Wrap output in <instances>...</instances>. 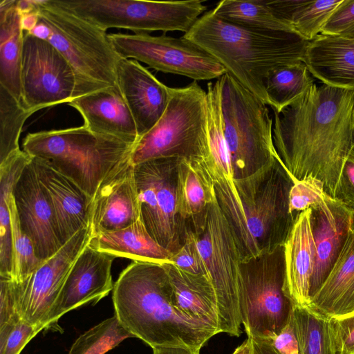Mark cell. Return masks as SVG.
Masks as SVG:
<instances>
[{
  "label": "cell",
  "instance_id": "1",
  "mask_svg": "<svg viewBox=\"0 0 354 354\" xmlns=\"http://www.w3.org/2000/svg\"><path fill=\"white\" fill-rule=\"evenodd\" d=\"M354 90L315 84L280 113L273 140L293 181L314 178L335 198L344 164L354 145Z\"/></svg>",
  "mask_w": 354,
  "mask_h": 354
},
{
  "label": "cell",
  "instance_id": "2",
  "mask_svg": "<svg viewBox=\"0 0 354 354\" xmlns=\"http://www.w3.org/2000/svg\"><path fill=\"white\" fill-rule=\"evenodd\" d=\"M197 169L214 186L220 207L237 239L243 262L284 244L296 216L289 212L293 179L280 160L240 179L227 180Z\"/></svg>",
  "mask_w": 354,
  "mask_h": 354
},
{
  "label": "cell",
  "instance_id": "3",
  "mask_svg": "<svg viewBox=\"0 0 354 354\" xmlns=\"http://www.w3.org/2000/svg\"><path fill=\"white\" fill-rule=\"evenodd\" d=\"M113 303L122 326L152 348L184 346L199 351L219 333L175 307L171 285L160 263L133 261L114 283Z\"/></svg>",
  "mask_w": 354,
  "mask_h": 354
},
{
  "label": "cell",
  "instance_id": "4",
  "mask_svg": "<svg viewBox=\"0 0 354 354\" xmlns=\"http://www.w3.org/2000/svg\"><path fill=\"white\" fill-rule=\"evenodd\" d=\"M214 57L266 105V82L273 70L304 62L310 41L295 31H265L234 24L205 12L183 36Z\"/></svg>",
  "mask_w": 354,
  "mask_h": 354
},
{
  "label": "cell",
  "instance_id": "5",
  "mask_svg": "<svg viewBox=\"0 0 354 354\" xmlns=\"http://www.w3.org/2000/svg\"><path fill=\"white\" fill-rule=\"evenodd\" d=\"M133 146L82 125L28 133L23 150L45 160L93 198L103 181L131 160Z\"/></svg>",
  "mask_w": 354,
  "mask_h": 354
},
{
  "label": "cell",
  "instance_id": "6",
  "mask_svg": "<svg viewBox=\"0 0 354 354\" xmlns=\"http://www.w3.org/2000/svg\"><path fill=\"white\" fill-rule=\"evenodd\" d=\"M38 10L39 19L50 29L47 41L64 56L75 73V99L108 88H119L116 71L122 57L106 30L53 0L39 1Z\"/></svg>",
  "mask_w": 354,
  "mask_h": 354
},
{
  "label": "cell",
  "instance_id": "7",
  "mask_svg": "<svg viewBox=\"0 0 354 354\" xmlns=\"http://www.w3.org/2000/svg\"><path fill=\"white\" fill-rule=\"evenodd\" d=\"M218 80L234 179L244 178L280 160L274 144L273 122L266 104L232 75L226 72Z\"/></svg>",
  "mask_w": 354,
  "mask_h": 354
},
{
  "label": "cell",
  "instance_id": "8",
  "mask_svg": "<svg viewBox=\"0 0 354 354\" xmlns=\"http://www.w3.org/2000/svg\"><path fill=\"white\" fill-rule=\"evenodd\" d=\"M209 156L206 91L196 81L172 88L167 106L153 127L135 143L133 165L161 158L193 161Z\"/></svg>",
  "mask_w": 354,
  "mask_h": 354
},
{
  "label": "cell",
  "instance_id": "9",
  "mask_svg": "<svg viewBox=\"0 0 354 354\" xmlns=\"http://www.w3.org/2000/svg\"><path fill=\"white\" fill-rule=\"evenodd\" d=\"M241 323L249 338L272 341L289 323L294 308L283 288V245L242 263Z\"/></svg>",
  "mask_w": 354,
  "mask_h": 354
},
{
  "label": "cell",
  "instance_id": "10",
  "mask_svg": "<svg viewBox=\"0 0 354 354\" xmlns=\"http://www.w3.org/2000/svg\"><path fill=\"white\" fill-rule=\"evenodd\" d=\"M58 6L106 31L111 28L135 34L160 30L187 33L207 7L202 1L53 0Z\"/></svg>",
  "mask_w": 354,
  "mask_h": 354
},
{
  "label": "cell",
  "instance_id": "11",
  "mask_svg": "<svg viewBox=\"0 0 354 354\" xmlns=\"http://www.w3.org/2000/svg\"><path fill=\"white\" fill-rule=\"evenodd\" d=\"M196 243L216 293L220 331L238 337L241 334L239 296L243 258L216 194L205 227L196 234Z\"/></svg>",
  "mask_w": 354,
  "mask_h": 354
},
{
  "label": "cell",
  "instance_id": "12",
  "mask_svg": "<svg viewBox=\"0 0 354 354\" xmlns=\"http://www.w3.org/2000/svg\"><path fill=\"white\" fill-rule=\"evenodd\" d=\"M109 37L122 58L144 62L158 71L194 81L218 79L227 72L214 57L183 37L114 33Z\"/></svg>",
  "mask_w": 354,
  "mask_h": 354
},
{
  "label": "cell",
  "instance_id": "13",
  "mask_svg": "<svg viewBox=\"0 0 354 354\" xmlns=\"http://www.w3.org/2000/svg\"><path fill=\"white\" fill-rule=\"evenodd\" d=\"M21 106L28 112L73 101L75 73L64 56L50 42L24 32L21 69Z\"/></svg>",
  "mask_w": 354,
  "mask_h": 354
},
{
  "label": "cell",
  "instance_id": "14",
  "mask_svg": "<svg viewBox=\"0 0 354 354\" xmlns=\"http://www.w3.org/2000/svg\"><path fill=\"white\" fill-rule=\"evenodd\" d=\"M178 159H156L134 165L142 220L150 235L172 253L183 245L176 198Z\"/></svg>",
  "mask_w": 354,
  "mask_h": 354
},
{
  "label": "cell",
  "instance_id": "15",
  "mask_svg": "<svg viewBox=\"0 0 354 354\" xmlns=\"http://www.w3.org/2000/svg\"><path fill=\"white\" fill-rule=\"evenodd\" d=\"M92 235L91 225L82 229L25 281L14 280L17 310L23 319L41 330L48 328L50 312L68 272Z\"/></svg>",
  "mask_w": 354,
  "mask_h": 354
},
{
  "label": "cell",
  "instance_id": "16",
  "mask_svg": "<svg viewBox=\"0 0 354 354\" xmlns=\"http://www.w3.org/2000/svg\"><path fill=\"white\" fill-rule=\"evenodd\" d=\"M12 196L21 230L32 240L37 257L45 262L62 245L51 203L32 158L16 183Z\"/></svg>",
  "mask_w": 354,
  "mask_h": 354
},
{
  "label": "cell",
  "instance_id": "17",
  "mask_svg": "<svg viewBox=\"0 0 354 354\" xmlns=\"http://www.w3.org/2000/svg\"><path fill=\"white\" fill-rule=\"evenodd\" d=\"M115 257L87 245L71 266L50 312L48 328L66 313L96 304L113 289L111 266Z\"/></svg>",
  "mask_w": 354,
  "mask_h": 354
},
{
  "label": "cell",
  "instance_id": "18",
  "mask_svg": "<svg viewBox=\"0 0 354 354\" xmlns=\"http://www.w3.org/2000/svg\"><path fill=\"white\" fill-rule=\"evenodd\" d=\"M310 208L315 247V263L310 283L311 300L329 274L353 228L354 214L328 194Z\"/></svg>",
  "mask_w": 354,
  "mask_h": 354
},
{
  "label": "cell",
  "instance_id": "19",
  "mask_svg": "<svg viewBox=\"0 0 354 354\" xmlns=\"http://www.w3.org/2000/svg\"><path fill=\"white\" fill-rule=\"evenodd\" d=\"M116 75L119 88L140 138L151 130L163 115L172 88L160 82L138 61L131 59L119 60Z\"/></svg>",
  "mask_w": 354,
  "mask_h": 354
},
{
  "label": "cell",
  "instance_id": "20",
  "mask_svg": "<svg viewBox=\"0 0 354 354\" xmlns=\"http://www.w3.org/2000/svg\"><path fill=\"white\" fill-rule=\"evenodd\" d=\"M141 218L140 203L131 160L109 176L93 197V235L125 228Z\"/></svg>",
  "mask_w": 354,
  "mask_h": 354
},
{
  "label": "cell",
  "instance_id": "21",
  "mask_svg": "<svg viewBox=\"0 0 354 354\" xmlns=\"http://www.w3.org/2000/svg\"><path fill=\"white\" fill-rule=\"evenodd\" d=\"M32 158L51 203L63 246L76 233L91 225L93 198L43 159Z\"/></svg>",
  "mask_w": 354,
  "mask_h": 354
},
{
  "label": "cell",
  "instance_id": "22",
  "mask_svg": "<svg viewBox=\"0 0 354 354\" xmlns=\"http://www.w3.org/2000/svg\"><path fill=\"white\" fill-rule=\"evenodd\" d=\"M68 104L82 115L90 131L133 144L139 137L120 88H108L77 97Z\"/></svg>",
  "mask_w": 354,
  "mask_h": 354
},
{
  "label": "cell",
  "instance_id": "23",
  "mask_svg": "<svg viewBox=\"0 0 354 354\" xmlns=\"http://www.w3.org/2000/svg\"><path fill=\"white\" fill-rule=\"evenodd\" d=\"M309 208L297 214L284 244V292L294 306H309L310 283L315 263V247Z\"/></svg>",
  "mask_w": 354,
  "mask_h": 354
},
{
  "label": "cell",
  "instance_id": "24",
  "mask_svg": "<svg viewBox=\"0 0 354 354\" xmlns=\"http://www.w3.org/2000/svg\"><path fill=\"white\" fill-rule=\"evenodd\" d=\"M304 62L323 84L354 90V37L320 34L309 42Z\"/></svg>",
  "mask_w": 354,
  "mask_h": 354
},
{
  "label": "cell",
  "instance_id": "25",
  "mask_svg": "<svg viewBox=\"0 0 354 354\" xmlns=\"http://www.w3.org/2000/svg\"><path fill=\"white\" fill-rule=\"evenodd\" d=\"M162 266L171 285L175 307L187 317L221 333L217 299L210 279L183 270L173 263Z\"/></svg>",
  "mask_w": 354,
  "mask_h": 354
},
{
  "label": "cell",
  "instance_id": "26",
  "mask_svg": "<svg viewBox=\"0 0 354 354\" xmlns=\"http://www.w3.org/2000/svg\"><path fill=\"white\" fill-rule=\"evenodd\" d=\"M309 307L327 317L354 313V228Z\"/></svg>",
  "mask_w": 354,
  "mask_h": 354
},
{
  "label": "cell",
  "instance_id": "27",
  "mask_svg": "<svg viewBox=\"0 0 354 354\" xmlns=\"http://www.w3.org/2000/svg\"><path fill=\"white\" fill-rule=\"evenodd\" d=\"M89 244L115 257L160 264L171 263L174 254L150 235L142 218L122 230L93 235Z\"/></svg>",
  "mask_w": 354,
  "mask_h": 354
},
{
  "label": "cell",
  "instance_id": "28",
  "mask_svg": "<svg viewBox=\"0 0 354 354\" xmlns=\"http://www.w3.org/2000/svg\"><path fill=\"white\" fill-rule=\"evenodd\" d=\"M16 0L0 3V86L21 104V69L24 32Z\"/></svg>",
  "mask_w": 354,
  "mask_h": 354
},
{
  "label": "cell",
  "instance_id": "29",
  "mask_svg": "<svg viewBox=\"0 0 354 354\" xmlns=\"http://www.w3.org/2000/svg\"><path fill=\"white\" fill-rule=\"evenodd\" d=\"M215 196L213 185L187 160L179 158L176 171L177 212L180 220L190 221L196 234L205 227L209 207Z\"/></svg>",
  "mask_w": 354,
  "mask_h": 354
},
{
  "label": "cell",
  "instance_id": "30",
  "mask_svg": "<svg viewBox=\"0 0 354 354\" xmlns=\"http://www.w3.org/2000/svg\"><path fill=\"white\" fill-rule=\"evenodd\" d=\"M31 158L20 149L0 163V277L10 279H13L15 262L8 198Z\"/></svg>",
  "mask_w": 354,
  "mask_h": 354
},
{
  "label": "cell",
  "instance_id": "31",
  "mask_svg": "<svg viewBox=\"0 0 354 354\" xmlns=\"http://www.w3.org/2000/svg\"><path fill=\"white\" fill-rule=\"evenodd\" d=\"M343 0H288L267 1L279 18L289 22L295 30L310 41L319 35Z\"/></svg>",
  "mask_w": 354,
  "mask_h": 354
},
{
  "label": "cell",
  "instance_id": "32",
  "mask_svg": "<svg viewBox=\"0 0 354 354\" xmlns=\"http://www.w3.org/2000/svg\"><path fill=\"white\" fill-rule=\"evenodd\" d=\"M212 11L223 20L246 28L265 31H295L289 22L274 15L265 0H223Z\"/></svg>",
  "mask_w": 354,
  "mask_h": 354
},
{
  "label": "cell",
  "instance_id": "33",
  "mask_svg": "<svg viewBox=\"0 0 354 354\" xmlns=\"http://www.w3.org/2000/svg\"><path fill=\"white\" fill-rule=\"evenodd\" d=\"M304 62L279 67L270 73L266 82L269 106L280 113L314 84Z\"/></svg>",
  "mask_w": 354,
  "mask_h": 354
},
{
  "label": "cell",
  "instance_id": "34",
  "mask_svg": "<svg viewBox=\"0 0 354 354\" xmlns=\"http://www.w3.org/2000/svg\"><path fill=\"white\" fill-rule=\"evenodd\" d=\"M292 319L299 354H336L328 317L309 306H294Z\"/></svg>",
  "mask_w": 354,
  "mask_h": 354
},
{
  "label": "cell",
  "instance_id": "35",
  "mask_svg": "<svg viewBox=\"0 0 354 354\" xmlns=\"http://www.w3.org/2000/svg\"><path fill=\"white\" fill-rule=\"evenodd\" d=\"M31 115L0 86V163L20 149L19 140L22 127Z\"/></svg>",
  "mask_w": 354,
  "mask_h": 354
},
{
  "label": "cell",
  "instance_id": "36",
  "mask_svg": "<svg viewBox=\"0 0 354 354\" xmlns=\"http://www.w3.org/2000/svg\"><path fill=\"white\" fill-rule=\"evenodd\" d=\"M132 337L114 315L82 334L72 345L68 354H105Z\"/></svg>",
  "mask_w": 354,
  "mask_h": 354
},
{
  "label": "cell",
  "instance_id": "37",
  "mask_svg": "<svg viewBox=\"0 0 354 354\" xmlns=\"http://www.w3.org/2000/svg\"><path fill=\"white\" fill-rule=\"evenodd\" d=\"M8 203L11 218L15 262L12 280L21 282L30 276L44 262L37 257L32 240L21 230L12 193L8 196Z\"/></svg>",
  "mask_w": 354,
  "mask_h": 354
},
{
  "label": "cell",
  "instance_id": "38",
  "mask_svg": "<svg viewBox=\"0 0 354 354\" xmlns=\"http://www.w3.org/2000/svg\"><path fill=\"white\" fill-rule=\"evenodd\" d=\"M42 330L22 318L0 326V354H20L25 346Z\"/></svg>",
  "mask_w": 354,
  "mask_h": 354
},
{
  "label": "cell",
  "instance_id": "39",
  "mask_svg": "<svg viewBox=\"0 0 354 354\" xmlns=\"http://www.w3.org/2000/svg\"><path fill=\"white\" fill-rule=\"evenodd\" d=\"M327 194L322 183L314 178L295 180L289 192V212L297 214L322 201Z\"/></svg>",
  "mask_w": 354,
  "mask_h": 354
},
{
  "label": "cell",
  "instance_id": "40",
  "mask_svg": "<svg viewBox=\"0 0 354 354\" xmlns=\"http://www.w3.org/2000/svg\"><path fill=\"white\" fill-rule=\"evenodd\" d=\"M171 261L183 270L194 274L203 275L209 279L197 247L196 234L192 230H185L183 245L174 253Z\"/></svg>",
  "mask_w": 354,
  "mask_h": 354
},
{
  "label": "cell",
  "instance_id": "41",
  "mask_svg": "<svg viewBox=\"0 0 354 354\" xmlns=\"http://www.w3.org/2000/svg\"><path fill=\"white\" fill-rule=\"evenodd\" d=\"M336 354H354V313L328 317Z\"/></svg>",
  "mask_w": 354,
  "mask_h": 354
},
{
  "label": "cell",
  "instance_id": "42",
  "mask_svg": "<svg viewBox=\"0 0 354 354\" xmlns=\"http://www.w3.org/2000/svg\"><path fill=\"white\" fill-rule=\"evenodd\" d=\"M354 28V0H343L332 13L321 33L343 36Z\"/></svg>",
  "mask_w": 354,
  "mask_h": 354
},
{
  "label": "cell",
  "instance_id": "43",
  "mask_svg": "<svg viewBox=\"0 0 354 354\" xmlns=\"http://www.w3.org/2000/svg\"><path fill=\"white\" fill-rule=\"evenodd\" d=\"M335 199L354 214V145L342 167Z\"/></svg>",
  "mask_w": 354,
  "mask_h": 354
},
{
  "label": "cell",
  "instance_id": "44",
  "mask_svg": "<svg viewBox=\"0 0 354 354\" xmlns=\"http://www.w3.org/2000/svg\"><path fill=\"white\" fill-rule=\"evenodd\" d=\"M21 318L18 313L15 281L0 277V326Z\"/></svg>",
  "mask_w": 354,
  "mask_h": 354
},
{
  "label": "cell",
  "instance_id": "45",
  "mask_svg": "<svg viewBox=\"0 0 354 354\" xmlns=\"http://www.w3.org/2000/svg\"><path fill=\"white\" fill-rule=\"evenodd\" d=\"M270 342L281 354H299L298 344L292 317L281 333L275 339Z\"/></svg>",
  "mask_w": 354,
  "mask_h": 354
},
{
  "label": "cell",
  "instance_id": "46",
  "mask_svg": "<svg viewBox=\"0 0 354 354\" xmlns=\"http://www.w3.org/2000/svg\"><path fill=\"white\" fill-rule=\"evenodd\" d=\"M250 339L252 342V354H281L268 340Z\"/></svg>",
  "mask_w": 354,
  "mask_h": 354
},
{
  "label": "cell",
  "instance_id": "47",
  "mask_svg": "<svg viewBox=\"0 0 354 354\" xmlns=\"http://www.w3.org/2000/svg\"><path fill=\"white\" fill-rule=\"evenodd\" d=\"M153 354H199V351L184 346H160L153 348Z\"/></svg>",
  "mask_w": 354,
  "mask_h": 354
},
{
  "label": "cell",
  "instance_id": "48",
  "mask_svg": "<svg viewBox=\"0 0 354 354\" xmlns=\"http://www.w3.org/2000/svg\"><path fill=\"white\" fill-rule=\"evenodd\" d=\"M39 21V10L21 15V26L24 32H30Z\"/></svg>",
  "mask_w": 354,
  "mask_h": 354
},
{
  "label": "cell",
  "instance_id": "49",
  "mask_svg": "<svg viewBox=\"0 0 354 354\" xmlns=\"http://www.w3.org/2000/svg\"><path fill=\"white\" fill-rule=\"evenodd\" d=\"M232 354H252V342L248 338L243 343L237 347Z\"/></svg>",
  "mask_w": 354,
  "mask_h": 354
},
{
  "label": "cell",
  "instance_id": "50",
  "mask_svg": "<svg viewBox=\"0 0 354 354\" xmlns=\"http://www.w3.org/2000/svg\"><path fill=\"white\" fill-rule=\"evenodd\" d=\"M343 36L347 37H354V28Z\"/></svg>",
  "mask_w": 354,
  "mask_h": 354
},
{
  "label": "cell",
  "instance_id": "51",
  "mask_svg": "<svg viewBox=\"0 0 354 354\" xmlns=\"http://www.w3.org/2000/svg\"><path fill=\"white\" fill-rule=\"evenodd\" d=\"M353 125H354V110H353Z\"/></svg>",
  "mask_w": 354,
  "mask_h": 354
},
{
  "label": "cell",
  "instance_id": "52",
  "mask_svg": "<svg viewBox=\"0 0 354 354\" xmlns=\"http://www.w3.org/2000/svg\"><path fill=\"white\" fill-rule=\"evenodd\" d=\"M353 228H354V223H353Z\"/></svg>",
  "mask_w": 354,
  "mask_h": 354
}]
</instances>
